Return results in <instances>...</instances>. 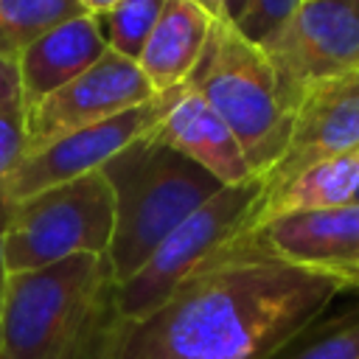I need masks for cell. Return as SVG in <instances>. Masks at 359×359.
Segmentation results:
<instances>
[{
    "label": "cell",
    "mask_w": 359,
    "mask_h": 359,
    "mask_svg": "<svg viewBox=\"0 0 359 359\" xmlns=\"http://www.w3.org/2000/svg\"><path fill=\"white\" fill-rule=\"evenodd\" d=\"M359 185V151L317 163L275 191L261 194V202L252 213L247 230H255L278 216L303 213V210H323L348 205Z\"/></svg>",
    "instance_id": "15"
},
{
    "label": "cell",
    "mask_w": 359,
    "mask_h": 359,
    "mask_svg": "<svg viewBox=\"0 0 359 359\" xmlns=\"http://www.w3.org/2000/svg\"><path fill=\"white\" fill-rule=\"evenodd\" d=\"M213 22H219V20H230V14H227V0H194Z\"/></svg>",
    "instance_id": "23"
},
{
    "label": "cell",
    "mask_w": 359,
    "mask_h": 359,
    "mask_svg": "<svg viewBox=\"0 0 359 359\" xmlns=\"http://www.w3.org/2000/svg\"><path fill=\"white\" fill-rule=\"evenodd\" d=\"M272 359H359V303L320 317Z\"/></svg>",
    "instance_id": "17"
},
{
    "label": "cell",
    "mask_w": 359,
    "mask_h": 359,
    "mask_svg": "<svg viewBox=\"0 0 359 359\" xmlns=\"http://www.w3.org/2000/svg\"><path fill=\"white\" fill-rule=\"evenodd\" d=\"M6 286H8V266H6V252H3V233H0V309H3Z\"/></svg>",
    "instance_id": "25"
},
{
    "label": "cell",
    "mask_w": 359,
    "mask_h": 359,
    "mask_svg": "<svg viewBox=\"0 0 359 359\" xmlns=\"http://www.w3.org/2000/svg\"><path fill=\"white\" fill-rule=\"evenodd\" d=\"M157 93L146 81L137 62L104 50V56L90 65L81 76L45 95L31 112H25V154L45 149L48 143L84 129L90 123L115 118L132 107L151 101Z\"/></svg>",
    "instance_id": "9"
},
{
    "label": "cell",
    "mask_w": 359,
    "mask_h": 359,
    "mask_svg": "<svg viewBox=\"0 0 359 359\" xmlns=\"http://www.w3.org/2000/svg\"><path fill=\"white\" fill-rule=\"evenodd\" d=\"M210 31L213 20L194 0H165L137 56V67L157 95L180 90L191 81L208 48Z\"/></svg>",
    "instance_id": "14"
},
{
    "label": "cell",
    "mask_w": 359,
    "mask_h": 359,
    "mask_svg": "<svg viewBox=\"0 0 359 359\" xmlns=\"http://www.w3.org/2000/svg\"><path fill=\"white\" fill-rule=\"evenodd\" d=\"M112 292L107 255L8 275L0 309V359H76Z\"/></svg>",
    "instance_id": "3"
},
{
    "label": "cell",
    "mask_w": 359,
    "mask_h": 359,
    "mask_svg": "<svg viewBox=\"0 0 359 359\" xmlns=\"http://www.w3.org/2000/svg\"><path fill=\"white\" fill-rule=\"evenodd\" d=\"M353 205H359V185H356V191H353V199H351Z\"/></svg>",
    "instance_id": "27"
},
{
    "label": "cell",
    "mask_w": 359,
    "mask_h": 359,
    "mask_svg": "<svg viewBox=\"0 0 359 359\" xmlns=\"http://www.w3.org/2000/svg\"><path fill=\"white\" fill-rule=\"evenodd\" d=\"M191 84L230 126L252 174L261 180L283 154L292 126L261 45L250 42L233 20L213 22Z\"/></svg>",
    "instance_id": "4"
},
{
    "label": "cell",
    "mask_w": 359,
    "mask_h": 359,
    "mask_svg": "<svg viewBox=\"0 0 359 359\" xmlns=\"http://www.w3.org/2000/svg\"><path fill=\"white\" fill-rule=\"evenodd\" d=\"M107 50V39L101 31V20L95 14L73 17L45 36H39L31 48L17 59L20 76V101L22 115L31 112L45 95L56 93L76 76H81L90 65H95Z\"/></svg>",
    "instance_id": "13"
},
{
    "label": "cell",
    "mask_w": 359,
    "mask_h": 359,
    "mask_svg": "<svg viewBox=\"0 0 359 359\" xmlns=\"http://www.w3.org/2000/svg\"><path fill=\"white\" fill-rule=\"evenodd\" d=\"M359 151V70L314 84L292 109L289 140L278 163L261 177L264 194L300 171Z\"/></svg>",
    "instance_id": "10"
},
{
    "label": "cell",
    "mask_w": 359,
    "mask_h": 359,
    "mask_svg": "<svg viewBox=\"0 0 359 359\" xmlns=\"http://www.w3.org/2000/svg\"><path fill=\"white\" fill-rule=\"evenodd\" d=\"M261 50L275 70L280 101L292 115L306 90L359 70V6L303 0Z\"/></svg>",
    "instance_id": "7"
},
{
    "label": "cell",
    "mask_w": 359,
    "mask_h": 359,
    "mask_svg": "<svg viewBox=\"0 0 359 359\" xmlns=\"http://www.w3.org/2000/svg\"><path fill=\"white\" fill-rule=\"evenodd\" d=\"M154 135L165 146L205 168L224 188L255 180L236 135L191 81L180 90L163 121L154 126Z\"/></svg>",
    "instance_id": "12"
},
{
    "label": "cell",
    "mask_w": 359,
    "mask_h": 359,
    "mask_svg": "<svg viewBox=\"0 0 359 359\" xmlns=\"http://www.w3.org/2000/svg\"><path fill=\"white\" fill-rule=\"evenodd\" d=\"M337 3H356L359 6V0H337Z\"/></svg>",
    "instance_id": "28"
},
{
    "label": "cell",
    "mask_w": 359,
    "mask_h": 359,
    "mask_svg": "<svg viewBox=\"0 0 359 359\" xmlns=\"http://www.w3.org/2000/svg\"><path fill=\"white\" fill-rule=\"evenodd\" d=\"M0 107H20V76H17V65L0 56Z\"/></svg>",
    "instance_id": "22"
},
{
    "label": "cell",
    "mask_w": 359,
    "mask_h": 359,
    "mask_svg": "<svg viewBox=\"0 0 359 359\" xmlns=\"http://www.w3.org/2000/svg\"><path fill=\"white\" fill-rule=\"evenodd\" d=\"M163 6H165V0H123L109 14L98 17L107 48L137 62Z\"/></svg>",
    "instance_id": "18"
},
{
    "label": "cell",
    "mask_w": 359,
    "mask_h": 359,
    "mask_svg": "<svg viewBox=\"0 0 359 359\" xmlns=\"http://www.w3.org/2000/svg\"><path fill=\"white\" fill-rule=\"evenodd\" d=\"M81 3V8L87 11V14H95V17H104V14H109L115 6H121L123 0H79Z\"/></svg>",
    "instance_id": "24"
},
{
    "label": "cell",
    "mask_w": 359,
    "mask_h": 359,
    "mask_svg": "<svg viewBox=\"0 0 359 359\" xmlns=\"http://www.w3.org/2000/svg\"><path fill=\"white\" fill-rule=\"evenodd\" d=\"M345 292L244 230L149 314L112 317L107 359H272Z\"/></svg>",
    "instance_id": "1"
},
{
    "label": "cell",
    "mask_w": 359,
    "mask_h": 359,
    "mask_svg": "<svg viewBox=\"0 0 359 359\" xmlns=\"http://www.w3.org/2000/svg\"><path fill=\"white\" fill-rule=\"evenodd\" d=\"M81 14L79 0H0V56L17 65L39 36Z\"/></svg>",
    "instance_id": "16"
},
{
    "label": "cell",
    "mask_w": 359,
    "mask_h": 359,
    "mask_svg": "<svg viewBox=\"0 0 359 359\" xmlns=\"http://www.w3.org/2000/svg\"><path fill=\"white\" fill-rule=\"evenodd\" d=\"M264 182L255 177L241 185H227L174 227L149 261L123 283H112V317L121 323L137 320L157 309L199 264L244 233L261 202Z\"/></svg>",
    "instance_id": "6"
},
{
    "label": "cell",
    "mask_w": 359,
    "mask_h": 359,
    "mask_svg": "<svg viewBox=\"0 0 359 359\" xmlns=\"http://www.w3.org/2000/svg\"><path fill=\"white\" fill-rule=\"evenodd\" d=\"M303 0H247L236 20V28L255 45H264L275 31H280Z\"/></svg>",
    "instance_id": "19"
},
{
    "label": "cell",
    "mask_w": 359,
    "mask_h": 359,
    "mask_svg": "<svg viewBox=\"0 0 359 359\" xmlns=\"http://www.w3.org/2000/svg\"><path fill=\"white\" fill-rule=\"evenodd\" d=\"M115 196L101 171L45 188L8 210L3 252L8 275L42 269L73 255H107Z\"/></svg>",
    "instance_id": "5"
},
{
    "label": "cell",
    "mask_w": 359,
    "mask_h": 359,
    "mask_svg": "<svg viewBox=\"0 0 359 359\" xmlns=\"http://www.w3.org/2000/svg\"><path fill=\"white\" fill-rule=\"evenodd\" d=\"M180 90L160 93L140 107H132L115 118L76 129V132L48 143L45 149L22 157L20 165L3 182L6 202L17 205V202H22V199H28L45 188L70 182V180L84 177L90 171H101L121 149H126L132 140L143 137L146 132H151L163 121V115L168 112V107L174 104Z\"/></svg>",
    "instance_id": "8"
},
{
    "label": "cell",
    "mask_w": 359,
    "mask_h": 359,
    "mask_svg": "<svg viewBox=\"0 0 359 359\" xmlns=\"http://www.w3.org/2000/svg\"><path fill=\"white\" fill-rule=\"evenodd\" d=\"M244 6H247V0H227V14H230V20L236 22L238 20V14L244 11Z\"/></svg>",
    "instance_id": "26"
},
{
    "label": "cell",
    "mask_w": 359,
    "mask_h": 359,
    "mask_svg": "<svg viewBox=\"0 0 359 359\" xmlns=\"http://www.w3.org/2000/svg\"><path fill=\"white\" fill-rule=\"evenodd\" d=\"M101 174L115 196V227L107 250L112 283L129 280L174 227L224 188L165 146L154 129L121 149Z\"/></svg>",
    "instance_id": "2"
},
{
    "label": "cell",
    "mask_w": 359,
    "mask_h": 359,
    "mask_svg": "<svg viewBox=\"0 0 359 359\" xmlns=\"http://www.w3.org/2000/svg\"><path fill=\"white\" fill-rule=\"evenodd\" d=\"M25 154V115L20 107H0V194L8 174Z\"/></svg>",
    "instance_id": "20"
},
{
    "label": "cell",
    "mask_w": 359,
    "mask_h": 359,
    "mask_svg": "<svg viewBox=\"0 0 359 359\" xmlns=\"http://www.w3.org/2000/svg\"><path fill=\"white\" fill-rule=\"evenodd\" d=\"M278 258L331 275L348 292H359V205H337L278 216L252 230Z\"/></svg>",
    "instance_id": "11"
},
{
    "label": "cell",
    "mask_w": 359,
    "mask_h": 359,
    "mask_svg": "<svg viewBox=\"0 0 359 359\" xmlns=\"http://www.w3.org/2000/svg\"><path fill=\"white\" fill-rule=\"evenodd\" d=\"M112 294V292H109ZM109 325H112V300H107L101 317L95 320L93 331L87 334L81 351L76 359H107V345H109Z\"/></svg>",
    "instance_id": "21"
}]
</instances>
